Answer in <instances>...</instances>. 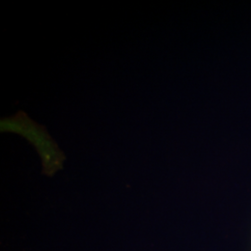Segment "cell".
I'll return each mask as SVG.
<instances>
[{
  "mask_svg": "<svg viewBox=\"0 0 251 251\" xmlns=\"http://www.w3.org/2000/svg\"><path fill=\"white\" fill-rule=\"evenodd\" d=\"M0 129L1 132L22 135L33 144L41 158L43 173L46 175L51 177L63 169L65 156L57 143L43 126L33 121L23 111H19L14 117L2 118Z\"/></svg>",
  "mask_w": 251,
  "mask_h": 251,
  "instance_id": "1",
  "label": "cell"
}]
</instances>
